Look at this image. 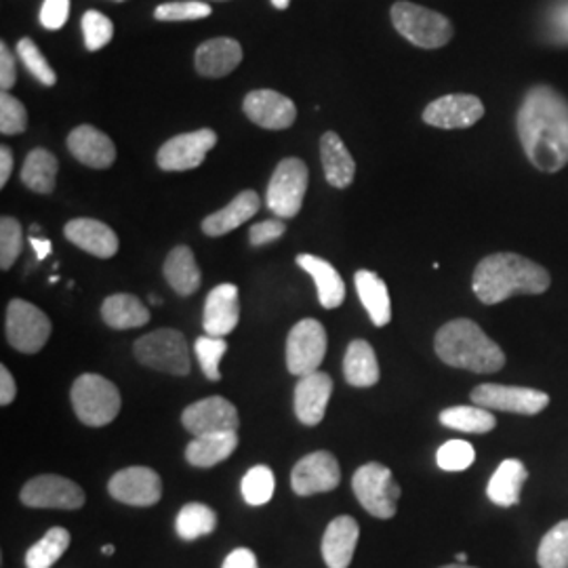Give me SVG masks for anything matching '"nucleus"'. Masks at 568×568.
<instances>
[{
    "label": "nucleus",
    "mask_w": 568,
    "mask_h": 568,
    "mask_svg": "<svg viewBox=\"0 0 568 568\" xmlns=\"http://www.w3.org/2000/svg\"><path fill=\"white\" fill-rule=\"evenodd\" d=\"M518 138L528 163L544 173L568 164V100L548 84H537L518 110Z\"/></svg>",
    "instance_id": "f257e3e1"
},
{
    "label": "nucleus",
    "mask_w": 568,
    "mask_h": 568,
    "mask_svg": "<svg viewBox=\"0 0 568 568\" xmlns=\"http://www.w3.org/2000/svg\"><path fill=\"white\" fill-rule=\"evenodd\" d=\"M551 284L544 265L518 253H493L474 270L471 288L485 305L506 302L516 295H541Z\"/></svg>",
    "instance_id": "f03ea898"
},
{
    "label": "nucleus",
    "mask_w": 568,
    "mask_h": 568,
    "mask_svg": "<svg viewBox=\"0 0 568 568\" xmlns=\"http://www.w3.org/2000/svg\"><path fill=\"white\" fill-rule=\"evenodd\" d=\"M434 349L448 366L471 373H497L506 366V354L474 321L457 318L436 333Z\"/></svg>",
    "instance_id": "7ed1b4c3"
},
{
    "label": "nucleus",
    "mask_w": 568,
    "mask_h": 568,
    "mask_svg": "<svg viewBox=\"0 0 568 568\" xmlns=\"http://www.w3.org/2000/svg\"><path fill=\"white\" fill-rule=\"evenodd\" d=\"M392 23L400 37L419 49H440L455 34L447 16L408 0L392 4Z\"/></svg>",
    "instance_id": "20e7f679"
},
{
    "label": "nucleus",
    "mask_w": 568,
    "mask_h": 568,
    "mask_svg": "<svg viewBox=\"0 0 568 568\" xmlns=\"http://www.w3.org/2000/svg\"><path fill=\"white\" fill-rule=\"evenodd\" d=\"M121 392L110 379L95 373H84L72 386V406L84 426L112 424L121 413Z\"/></svg>",
    "instance_id": "39448f33"
},
{
    "label": "nucleus",
    "mask_w": 568,
    "mask_h": 568,
    "mask_svg": "<svg viewBox=\"0 0 568 568\" xmlns=\"http://www.w3.org/2000/svg\"><path fill=\"white\" fill-rule=\"evenodd\" d=\"M352 488L361 506L375 518H394L398 511V499H400V485L394 480L389 467L382 466L377 462H371L366 466L358 467Z\"/></svg>",
    "instance_id": "423d86ee"
},
{
    "label": "nucleus",
    "mask_w": 568,
    "mask_h": 568,
    "mask_svg": "<svg viewBox=\"0 0 568 568\" xmlns=\"http://www.w3.org/2000/svg\"><path fill=\"white\" fill-rule=\"evenodd\" d=\"M135 356L142 365L171 375L190 373V349L183 333L175 328H159L140 337L135 345Z\"/></svg>",
    "instance_id": "0eeeda50"
},
{
    "label": "nucleus",
    "mask_w": 568,
    "mask_h": 568,
    "mask_svg": "<svg viewBox=\"0 0 568 568\" xmlns=\"http://www.w3.org/2000/svg\"><path fill=\"white\" fill-rule=\"evenodd\" d=\"M307 182H310L307 164L302 159H284L274 169V175L267 185V194H265L267 209L281 220L295 217L302 211Z\"/></svg>",
    "instance_id": "6e6552de"
},
{
    "label": "nucleus",
    "mask_w": 568,
    "mask_h": 568,
    "mask_svg": "<svg viewBox=\"0 0 568 568\" xmlns=\"http://www.w3.org/2000/svg\"><path fill=\"white\" fill-rule=\"evenodd\" d=\"M51 337V321L37 305L13 300L7 307V339L21 354H37Z\"/></svg>",
    "instance_id": "1a4fd4ad"
},
{
    "label": "nucleus",
    "mask_w": 568,
    "mask_h": 568,
    "mask_svg": "<svg viewBox=\"0 0 568 568\" xmlns=\"http://www.w3.org/2000/svg\"><path fill=\"white\" fill-rule=\"evenodd\" d=\"M326 354V331L314 318H305L291 328L286 339V366L288 373L305 377L316 373Z\"/></svg>",
    "instance_id": "9d476101"
},
{
    "label": "nucleus",
    "mask_w": 568,
    "mask_h": 568,
    "mask_svg": "<svg viewBox=\"0 0 568 568\" xmlns=\"http://www.w3.org/2000/svg\"><path fill=\"white\" fill-rule=\"evenodd\" d=\"M471 403L487 410H504L516 415H537L549 405V396L535 387L483 384L471 389Z\"/></svg>",
    "instance_id": "9b49d317"
},
{
    "label": "nucleus",
    "mask_w": 568,
    "mask_h": 568,
    "mask_svg": "<svg viewBox=\"0 0 568 568\" xmlns=\"http://www.w3.org/2000/svg\"><path fill=\"white\" fill-rule=\"evenodd\" d=\"M20 499L28 508L81 509L84 506V490L63 476L44 474L23 485Z\"/></svg>",
    "instance_id": "f8f14e48"
},
{
    "label": "nucleus",
    "mask_w": 568,
    "mask_h": 568,
    "mask_svg": "<svg viewBox=\"0 0 568 568\" xmlns=\"http://www.w3.org/2000/svg\"><path fill=\"white\" fill-rule=\"evenodd\" d=\"M217 133L213 129H199L171 138L156 154V163L163 171H192L201 166L206 154L215 148Z\"/></svg>",
    "instance_id": "ddd939ff"
},
{
    "label": "nucleus",
    "mask_w": 568,
    "mask_h": 568,
    "mask_svg": "<svg viewBox=\"0 0 568 568\" xmlns=\"http://www.w3.org/2000/svg\"><path fill=\"white\" fill-rule=\"evenodd\" d=\"M108 490L121 504L150 508L163 497V480L152 467H126L112 476Z\"/></svg>",
    "instance_id": "4468645a"
},
{
    "label": "nucleus",
    "mask_w": 568,
    "mask_h": 568,
    "mask_svg": "<svg viewBox=\"0 0 568 568\" xmlns=\"http://www.w3.org/2000/svg\"><path fill=\"white\" fill-rule=\"evenodd\" d=\"M342 483V469L337 459L326 453H310L304 459L297 462L291 474V487L300 497H310L318 493L335 490Z\"/></svg>",
    "instance_id": "2eb2a0df"
},
{
    "label": "nucleus",
    "mask_w": 568,
    "mask_h": 568,
    "mask_svg": "<svg viewBox=\"0 0 568 568\" xmlns=\"http://www.w3.org/2000/svg\"><path fill=\"white\" fill-rule=\"evenodd\" d=\"M182 424L194 438L220 432H236L241 417L236 406L222 396H209L183 410Z\"/></svg>",
    "instance_id": "dca6fc26"
},
{
    "label": "nucleus",
    "mask_w": 568,
    "mask_h": 568,
    "mask_svg": "<svg viewBox=\"0 0 568 568\" xmlns=\"http://www.w3.org/2000/svg\"><path fill=\"white\" fill-rule=\"evenodd\" d=\"M244 114L248 121L255 122L262 129L283 131L293 126L297 119V105L283 93L272 89L251 91L243 102Z\"/></svg>",
    "instance_id": "f3484780"
},
{
    "label": "nucleus",
    "mask_w": 568,
    "mask_h": 568,
    "mask_svg": "<svg viewBox=\"0 0 568 568\" xmlns=\"http://www.w3.org/2000/svg\"><path fill=\"white\" fill-rule=\"evenodd\" d=\"M485 116V103L469 93L438 98L424 110V122L438 129H467Z\"/></svg>",
    "instance_id": "a211bd4d"
},
{
    "label": "nucleus",
    "mask_w": 568,
    "mask_h": 568,
    "mask_svg": "<svg viewBox=\"0 0 568 568\" xmlns=\"http://www.w3.org/2000/svg\"><path fill=\"white\" fill-rule=\"evenodd\" d=\"M241 321V297L236 284L215 286L204 305V333L211 337L230 335Z\"/></svg>",
    "instance_id": "6ab92c4d"
},
{
    "label": "nucleus",
    "mask_w": 568,
    "mask_h": 568,
    "mask_svg": "<svg viewBox=\"0 0 568 568\" xmlns=\"http://www.w3.org/2000/svg\"><path fill=\"white\" fill-rule=\"evenodd\" d=\"M70 154L91 169H108L116 161V145L91 124H81L68 135Z\"/></svg>",
    "instance_id": "aec40b11"
},
{
    "label": "nucleus",
    "mask_w": 568,
    "mask_h": 568,
    "mask_svg": "<svg viewBox=\"0 0 568 568\" xmlns=\"http://www.w3.org/2000/svg\"><path fill=\"white\" fill-rule=\"evenodd\" d=\"M333 394V379L326 373H310L295 387V415L304 426H318Z\"/></svg>",
    "instance_id": "412c9836"
},
{
    "label": "nucleus",
    "mask_w": 568,
    "mask_h": 568,
    "mask_svg": "<svg viewBox=\"0 0 568 568\" xmlns=\"http://www.w3.org/2000/svg\"><path fill=\"white\" fill-rule=\"evenodd\" d=\"M65 239L72 244H77L82 251H87L93 257L100 260H110L119 253V236L110 225L91 220V217H81L72 220L63 227Z\"/></svg>",
    "instance_id": "4be33fe9"
},
{
    "label": "nucleus",
    "mask_w": 568,
    "mask_h": 568,
    "mask_svg": "<svg viewBox=\"0 0 568 568\" xmlns=\"http://www.w3.org/2000/svg\"><path fill=\"white\" fill-rule=\"evenodd\" d=\"M243 61V47L234 39H211L196 49V72L206 79H222L232 74Z\"/></svg>",
    "instance_id": "5701e85b"
},
{
    "label": "nucleus",
    "mask_w": 568,
    "mask_h": 568,
    "mask_svg": "<svg viewBox=\"0 0 568 568\" xmlns=\"http://www.w3.org/2000/svg\"><path fill=\"white\" fill-rule=\"evenodd\" d=\"M361 527L352 516L335 518L323 537V558L328 568H347L358 546Z\"/></svg>",
    "instance_id": "b1692460"
},
{
    "label": "nucleus",
    "mask_w": 568,
    "mask_h": 568,
    "mask_svg": "<svg viewBox=\"0 0 568 568\" xmlns=\"http://www.w3.org/2000/svg\"><path fill=\"white\" fill-rule=\"evenodd\" d=\"M528 469L518 459H506L488 480V499L499 508H514L520 504V493L527 483Z\"/></svg>",
    "instance_id": "393cba45"
},
{
    "label": "nucleus",
    "mask_w": 568,
    "mask_h": 568,
    "mask_svg": "<svg viewBox=\"0 0 568 568\" xmlns=\"http://www.w3.org/2000/svg\"><path fill=\"white\" fill-rule=\"evenodd\" d=\"M260 206H262L260 194L253 190H244L222 211L204 217L203 232L213 239L224 236L227 232L241 227L244 222H248L260 211Z\"/></svg>",
    "instance_id": "a878e982"
},
{
    "label": "nucleus",
    "mask_w": 568,
    "mask_h": 568,
    "mask_svg": "<svg viewBox=\"0 0 568 568\" xmlns=\"http://www.w3.org/2000/svg\"><path fill=\"white\" fill-rule=\"evenodd\" d=\"M321 161L325 169L326 182L337 190H345L354 182L356 163L335 131H326L321 138Z\"/></svg>",
    "instance_id": "bb28decb"
},
{
    "label": "nucleus",
    "mask_w": 568,
    "mask_h": 568,
    "mask_svg": "<svg viewBox=\"0 0 568 568\" xmlns=\"http://www.w3.org/2000/svg\"><path fill=\"white\" fill-rule=\"evenodd\" d=\"M297 265L305 270L318 288V302L326 310H335L344 304L345 284L344 278L339 276V272L328 264L326 260H321L316 255H300Z\"/></svg>",
    "instance_id": "cd10ccee"
},
{
    "label": "nucleus",
    "mask_w": 568,
    "mask_h": 568,
    "mask_svg": "<svg viewBox=\"0 0 568 568\" xmlns=\"http://www.w3.org/2000/svg\"><path fill=\"white\" fill-rule=\"evenodd\" d=\"M164 278L178 295H194L201 288V270L190 246H175L164 260Z\"/></svg>",
    "instance_id": "c85d7f7f"
},
{
    "label": "nucleus",
    "mask_w": 568,
    "mask_h": 568,
    "mask_svg": "<svg viewBox=\"0 0 568 568\" xmlns=\"http://www.w3.org/2000/svg\"><path fill=\"white\" fill-rule=\"evenodd\" d=\"M354 283L373 325L386 326L392 321V300L384 278L371 270H358Z\"/></svg>",
    "instance_id": "c756f323"
},
{
    "label": "nucleus",
    "mask_w": 568,
    "mask_h": 568,
    "mask_svg": "<svg viewBox=\"0 0 568 568\" xmlns=\"http://www.w3.org/2000/svg\"><path fill=\"white\" fill-rule=\"evenodd\" d=\"M236 447H239L236 432L196 436L185 448V459L194 467H213L225 462Z\"/></svg>",
    "instance_id": "7c9ffc66"
},
{
    "label": "nucleus",
    "mask_w": 568,
    "mask_h": 568,
    "mask_svg": "<svg viewBox=\"0 0 568 568\" xmlns=\"http://www.w3.org/2000/svg\"><path fill=\"white\" fill-rule=\"evenodd\" d=\"M345 382L352 387H373L379 382V363L373 345L354 339L347 345L344 358Z\"/></svg>",
    "instance_id": "2f4dec72"
},
{
    "label": "nucleus",
    "mask_w": 568,
    "mask_h": 568,
    "mask_svg": "<svg viewBox=\"0 0 568 568\" xmlns=\"http://www.w3.org/2000/svg\"><path fill=\"white\" fill-rule=\"evenodd\" d=\"M103 323L116 331L138 328L150 323V310L135 295H110L102 305Z\"/></svg>",
    "instance_id": "473e14b6"
},
{
    "label": "nucleus",
    "mask_w": 568,
    "mask_h": 568,
    "mask_svg": "<svg viewBox=\"0 0 568 568\" xmlns=\"http://www.w3.org/2000/svg\"><path fill=\"white\" fill-rule=\"evenodd\" d=\"M58 171H60V164L58 159L44 150V148H37L32 150L23 166H21V183L37 192V194H51L55 190V182H58Z\"/></svg>",
    "instance_id": "72a5a7b5"
},
{
    "label": "nucleus",
    "mask_w": 568,
    "mask_h": 568,
    "mask_svg": "<svg viewBox=\"0 0 568 568\" xmlns=\"http://www.w3.org/2000/svg\"><path fill=\"white\" fill-rule=\"evenodd\" d=\"M440 424L466 434H487L495 429L497 419L483 406H450L440 413Z\"/></svg>",
    "instance_id": "f704fd0d"
},
{
    "label": "nucleus",
    "mask_w": 568,
    "mask_h": 568,
    "mask_svg": "<svg viewBox=\"0 0 568 568\" xmlns=\"http://www.w3.org/2000/svg\"><path fill=\"white\" fill-rule=\"evenodd\" d=\"M70 532L65 528L53 527L47 530V535L41 541H37L32 548L26 551V567L28 568H51L61 556L65 554V549L70 548Z\"/></svg>",
    "instance_id": "c9c22d12"
},
{
    "label": "nucleus",
    "mask_w": 568,
    "mask_h": 568,
    "mask_svg": "<svg viewBox=\"0 0 568 568\" xmlns=\"http://www.w3.org/2000/svg\"><path fill=\"white\" fill-rule=\"evenodd\" d=\"M217 527L215 511L204 504H187L178 514L175 528L183 541H196L204 535H211Z\"/></svg>",
    "instance_id": "e433bc0d"
},
{
    "label": "nucleus",
    "mask_w": 568,
    "mask_h": 568,
    "mask_svg": "<svg viewBox=\"0 0 568 568\" xmlns=\"http://www.w3.org/2000/svg\"><path fill=\"white\" fill-rule=\"evenodd\" d=\"M537 562L541 568H568V520L558 523L544 535Z\"/></svg>",
    "instance_id": "4c0bfd02"
},
{
    "label": "nucleus",
    "mask_w": 568,
    "mask_h": 568,
    "mask_svg": "<svg viewBox=\"0 0 568 568\" xmlns=\"http://www.w3.org/2000/svg\"><path fill=\"white\" fill-rule=\"evenodd\" d=\"M274 474L267 466L251 467L243 478L244 501L253 508L265 506L274 497Z\"/></svg>",
    "instance_id": "58836bf2"
},
{
    "label": "nucleus",
    "mask_w": 568,
    "mask_h": 568,
    "mask_svg": "<svg viewBox=\"0 0 568 568\" xmlns=\"http://www.w3.org/2000/svg\"><path fill=\"white\" fill-rule=\"evenodd\" d=\"M18 55H20L21 63L26 65V70L41 84L53 87L58 82L55 70L49 65V61L42 55L39 44L32 41V39L26 37V39H21L18 42Z\"/></svg>",
    "instance_id": "ea45409f"
},
{
    "label": "nucleus",
    "mask_w": 568,
    "mask_h": 568,
    "mask_svg": "<svg viewBox=\"0 0 568 568\" xmlns=\"http://www.w3.org/2000/svg\"><path fill=\"white\" fill-rule=\"evenodd\" d=\"M196 356H199V363L203 368L204 377L211 379V382H220L222 379V373H220V363L227 352V342L222 337H211V335H204L201 339H196Z\"/></svg>",
    "instance_id": "a19ab883"
},
{
    "label": "nucleus",
    "mask_w": 568,
    "mask_h": 568,
    "mask_svg": "<svg viewBox=\"0 0 568 568\" xmlns=\"http://www.w3.org/2000/svg\"><path fill=\"white\" fill-rule=\"evenodd\" d=\"M82 34L89 51H100L114 39V23L100 11H87L82 16Z\"/></svg>",
    "instance_id": "79ce46f5"
},
{
    "label": "nucleus",
    "mask_w": 568,
    "mask_h": 568,
    "mask_svg": "<svg viewBox=\"0 0 568 568\" xmlns=\"http://www.w3.org/2000/svg\"><path fill=\"white\" fill-rule=\"evenodd\" d=\"M23 248V230L16 217L0 220V267L9 270L18 262Z\"/></svg>",
    "instance_id": "37998d69"
},
{
    "label": "nucleus",
    "mask_w": 568,
    "mask_h": 568,
    "mask_svg": "<svg viewBox=\"0 0 568 568\" xmlns=\"http://www.w3.org/2000/svg\"><path fill=\"white\" fill-rule=\"evenodd\" d=\"M211 4L203 0H183V2H164L156 7L154 18L159 21H194L209 18Z\"/></svg>",
    "instance_id": "c03bdc74"
},
{
    "label": "nucleus",
    "mask_w": 568,
    "mask_h": 568,
    "mask_svg": "<svg viewBox=\"0 0 568 568\" xmlns=\"http://www.w3.org/2000/svg\"><path fill=\"white\" fill-rule=\"evenodd\" d=\"M476 462V450L466 440H448L436 453V464L445 471H464Z\"/></svg>",
    "instance_id": "a18cd8bd"
},
{
    "label": "nucleus",
    "mask_w": 568,
    "mask_h": 568,
    "mask_svg": "<svg viewBox=\"0 0 568 568\" xmlns=\"http://www.w3.org/2000/svg\"><path fill=\"white\" fill-rule=\"evenodd\" d=\"M28 129V112L23 103L13 98L9 91L0 95V133L2 135H20Z\"/></svg>",
    "instance_id": "49530a36"
},
{
    "label": "nucleus",
    "mask_w": 568,
    "mask_h": 568,
    "mask_svg": "<svg viewBox=\"0 0 568 568\" xmlns=\"http://www.w3.org/2000/svg\"><path fill=\"white\" fill-rule=\"evenodd\" d=\"M70 16V0H44L41 23L47 30H60Z\"/></svg>",
    "instance_id": "de8ad7c7"
},
{
    "label": "nucleus",
    "mask_w": 568,
    "mask_h": 568,
    "mask_svg": "<svg viewBox=\"0 0 568 568\" xmlns=\"http://www.w3.org/2000/svg\"><path fill=\"white\" fill-rule=\"evenodd\" d=\"M286 225L281 220H265L262 224H255L248 230V241L253 246L274 243L284 234Z\"/></svg>",
    "instance_id": "09e8293b"
},
{
    "label": "nucleus",
    "mask_w": 568,
    "mask_h": 568,
    "mask_svg": "<svg viewBox=\"0 0 568 568\" xmlns=\"http://www.w3.org/2000/svg\"><path fill=\"white\" fill-rule=\"evenodd\" d=\"M18 82V68H16V58L9 51L7 42H0V87L2 91L13 89Z\"/></svg>",
    "instance_id": "8fccbe9b"
},
{
    "label": "nucleus",
    "mask_w": 568,
    "mask_h": 568,
    "mask_svg": "<svg viewBox=\"0 0 568 568\" xmlns=\"http://www.w3.org/2000/svg\"><path fill=\"white\" fill-rule=\"evenodd\" d=\"M16 394H18V386L13 375L9 373L7 366H0V405H11L16 400Z\"/></svg>",
    "instance_id": "3c124183"
},
{
    "label": "nucleus",
    "mask_w": 568,
    "mask_h": 568,
    "mask_svg": "<svg viewBox=\"0 0 568 568\" xmlns=\"http://www.w3.org/2000/svg\"><path fill=\"white\" fill-rule=\"evenodd\" d=\"M222 568H257V558L251 549L239 548L234 549L224 560Z\"/></svg>",
    "instance_id": "603ef678"
},
{
    "label": "nucleus",
    "mask_w": 568,
    "mask_h": 568,
    "mask_svg": "<svg viewBox=\"0 0 568 568\" xmlns=\"http://www.w3.org/2000/svg\"><path fill=\"white\" fill-rule=\"evenodd\" d=\"M11 171H13V152L7 145H2L0 148V187L7 185Z\"/></svg>",
    "instance_id": "864d4df0"
},
{
    "label": "nucleus",
    "mask_w": 568,
    "mask_h": 568,
    "mask_svg": "<svg viewBox=\"0 0 568 568\" xmlns=\"http://www.w3.org/2000/svg\"><path fill=\"white\" fill-rule=\"evenodd\" d=\"M30 244L34 246V251H37V257L39 260H44V257H49L51 255V243L47 241V239H39V236H32L30 239Z\"/></svg>",
    "instance_id": "5fc2aeb1"
},
{
    "label": "nucleus",
    "mask_w": 568,
    "mask_h": 568,
    "mask_svg": "<svg viewBox=\"0 0 568 568\" xmlns=\"http://www.w3.org/2000/svg\"><path fill=\"white\" fill-rule=\"evenodd\" d=\"M272 4H274L276 9H286V7L291 4V0H272Z\"/></svg>",
    "instance_id": "6e6d98bb"
},
{
    "label": "nucleus",
    "mask_w": 568,
    "mask_h": 568,
    "mask_svg": "<svg viewBox=\"0 0 568 568\" xmlns=\"http://www.w3.org/2000/svg\"><path fill=\"white\" fill-rule=\"evenodd\" d=\"M455 558H457V562H459V565H467L466 551H459V554H457V556H455Z\"/></svg>",
    "instance_id": "4d7b16f0"
},
{
    "label": "nucleus",
    "mask_w": 568,
    "mask_h": 568,
    "mask_svg": "<svg viewBox=\"0 0 568 568\" xmlns=\"http://www.w3.org/2000/svg\"><path fill=\"white\" fill-rule=\"evenodd\" d=\"M102 554H105V556H112V554H114V546H103Z\"/></svg>",
    "instance_id": "13d9d810"
},
{
    "label": "nucleus",
    "mask_w": 568,
    "mask_h": 568,
    "mask_svg": "<svg viewBox=\"0 0 568 568\" xmlns=\"http://www.w3.org/2000/svg\"><path fill=\"white\" fill-rule=\"evenodd\" d=\"M150 302H152V304H163V300H161V297H156V295H150Z\"/></svg>",
    "instance_id": "bf43d9fd"
},
{
    "label": "nucleus",
    "mask_w": 568,
    "mask_h": 568,
    "mask_svg": "<svg viewBox=\"0 0 568 568\" xmlns=\"http://www.w3.org/2000/svg\"><path fill=\"white\" fill-rule=\"evenodd\" d=\"M440 568H474V567H467V565H459V562H457V565H447V567H440Z\"/></svg>",
    "instance_id": "052dcab7"
},
{
    "label": "nucleus",
    "mask_w": 568,
    "mask_h": 568,
    "mask_svg": "<svg viewBox=\"0 0 568 568\" xmlns=\"http://www.w3.org/2000/svg\"><path fill=\"white\" fill-rule=\"evenodd\" d=\"M112 2H124V0H112Z\"/></svg>",
    "instance_id": "680f3d73"
}]
</instances>
